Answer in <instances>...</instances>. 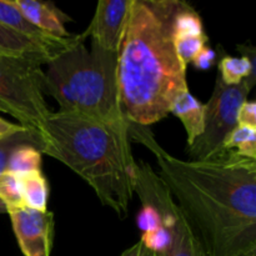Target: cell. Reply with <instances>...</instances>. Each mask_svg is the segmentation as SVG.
<instances>
[{
  "instance_id": "obj_13",
  "label": "cell",
  "mask_w": 256,
  "mask_h": 256,
  "mask_svg": "<svg viewBox=\"0 0 256 256\" xmlns=\"http://www.w3.org/2000/svg\"><path fill=\"white\" fill-rule=\"evenodd\" d=\"M170 112L180 119L186 132L188 146L192 145L204 132L205 106L189 90L182 92L172 102Z\"/></svg>"
},
{
  "instance_id": "obj_16",
  "label": "cell",
  "mask_w": 256,
  "mask_h": 256,
  "mask_svg": "<svg viewBox=\"0 0 256 256\" xmlns=\"http://www.w3.org/2000/svg\"><path fill=\"white\" fill-rule=\"evenodd\" d=\"M8 172L22 176L34 172H42V152L32 144H22L12 152L8 162Z\"/></svg>"
},
{
  "instance_id": "obj_21",
  "label": "cell",
  "mask_w": 256,
  "mask_h": 256,
  "mask_svg": "<svg viewBox=\"0 0 256 256\" xmlns=\"http://www.w3.org/2000/svg\"><path fill=\"white\" fill-rule=\"evenodd\" d=\"M238 125L256 129V102L254 100H245L238 112Z\"/></svg>"
},
{
  "instance_id": "obj_1",
  "label": "cell",
  "mask_w": 256,
  "mask_h": 256,
  "mask_svg": "<svg viewBox=\"0 0 256 256\" xmlns=\"http://www.w3.org/2000/svg\"><path fill=\"white\" fill-rule=\"evenodd\" d=\"M128 132L156 158L160 179L202 256H256V160L232 152L214 160H182L148 126L129 122Z\"/></svg>"
},
{
  "instance_id": "obj_2",
  "label": "cell",
  "mask_w": 256,
  "mask_h": 256,
  "mask_svg": "<svg viewBox=\"0 0 256 256\" xmlns=\"http://www.w3.org/2000/svg\"><path fill=\"white\" fill-rule=\"evenodd\" d=\"M182 0H132L118 54L120 105L125 119L149 126L170 114L189 90L188 66L175 48Z\"/></svg>"
},
{
  "instance_id": "obj_9",
  "label": "cell",
  "mask_w": 256,
  "mask_h": 256,
  "mask_svg": "<svg viewBox=\"0 0 256 256\" xmlns=\"http://www.w3.org/2000/svg\"><path fill=\"white\" fill-rule=\"evenodd\" d=\"M132 0H99L86 32L92 42L105 52L119 54Z\"/></svg>"
},
{
  "instance_id": "obj_10",
  "label": "cell",
  "mask_w": 256,
  "mask_h": 256,
  "mask_svg": "<svg viewBox=\"0 0 256 256\" xmlns=\"http://www.w3.org/2000/svg\"><path fill=\"white\" fill-rule=\"evenodd\" d=\"M0 22L9 29L14 30L15 32L20 34L22 36L48 48L52 52L60 54L64 50L69 49L80 40H84L89 36L88 32L85 30L82 34L72 35L68 39H59L52 35L46 34L45 32L40 30L35 25H32L14 5L10 0H0Z\"/></svg>"
},
{
  "instance_id": "obj_20",
  "label": "cell",
  "mask_w": 256,
  "mask_h": 256,
  "mask_svg": "<svg viewBox=\"0 0 256 256\" xmlns=\"http://www.w3.org/2000/svg\"><path fill=\"white\" fill-rule=\"evenodd\" d=\"M208 35H175V48L179 58L185 65L192 64L196 55L206 46Z\"/></svg>"
},
{
  "instance_id": "obj_19",
  "label": "cell",
  "mask_w": 256,
  "mask_h": 256,
  "mask_svg": "<svg viewBox=\"0 0 256 256\" xmlns=\"http://www.w3.org/2000/svg\"><path fill=\"white\" fill-rule=\"evenodd\" d=\"M22 144H32L40 148V138L38 132L26 128L22 132L0 139V172L6 170L8 162H9L12 152Z\"/></svg>"
},
{
  "instance_id": "obj_27",
  "label": "cell",
  "mask_w": 256,
  "mask_h": 256,
  "mask_svg": "<svg viewBox=\"0 0 256 256\" xmlns=\"http://www.w3.org/2000/svg\"><path fill=\"white\" fill-rule=\"evenodd\" d=\"M2 212H6V208H5L4 204L0 202V214H2Z\"/></svg>"
},
{
  "instance_id": "obj_26",
  "label": "cell",
  "mask_w": 256,
  "mask_h": 256,
  "mask_svg": "<svg viewBox=\"0 0 256 256\" xmlns=\"http://www.w3.org/2000/svg\"><path fill=\"white\" fill-rule=\"evenodd\" d=\"M140 256H155L154 252H152V250H149L148 248L144 246V244H142V254Z\"/></svg>"
},
{
  "instance_id": "obj_22",
  "label": "cell",
  "mask_w": 256,
  "mask_h": 256,
  "mask_svg": "<svg viewBox=\"0 0 256 256\" xmlns=\"http://www.w3.org/2000/svg\"><path fill=\"white\" fill-rule=\"evenodd\" d=\"M216 58H218V54L212 49V48L205 46L204 49L196 55V58L192 60V64L199 70H208L215 64Z\"/></svg>"
},
{
  "instance_id": "obj_15",
  "label": "cell",
  "mask_w": 256,
  "mask_h": 256,
  "mask_svg": "<svg viewBox=\"0 0 256 256\" xmlns=\"http://www.w3.org/2000/svg\"><path fill=\"white\" fill-rule=\"evenodd\" d=\"M25 208L38 212H46L49 186L42 172H34L20 176Z\"/></svg>"
},
{
  "instance_id": "obj_17",
  "label": "cell",
  "mask_w": 256,
  "mask_h": 256,
  "mask_svg": "<svg viewBox=\"0 0 256 256\" xmlns=\"http://www.w3.org/2000/svg\"><path fill=\"white\" fill-rule=\"evenodd\" d=\"M222 149L248 159L256 160V129L236 125L225 138Z\"/></svg>"
},
{
  "instance_id": "obj_12",
  "label": "cell",
  "mask_w": 256,
  "mask_h": 256,
  "mask_svg": "<svg viewBox=\"0 0 256 256\" xmlns=\"http://www.w3.org/2000/svg\"><path fill=\"white\" fill-rule=\"evenodd\" d=\"M242 56L225 54L219 45V76L226 85H238L246 82L254 89L256 85V49L250 42L236 45Z\"/></svg>"
},
{
  "instance_id": "obj_7",
  "label": "cell",
  "mask_w": 256,
  "mask_h": 256,
  "mask_svg": "<svg viewBox=\"0 0 256 256\" xmlns=\"http://www.w3.org/2000/svg\"><path fill=\"white\" fill-rule=\"evenodd\" d=\"M252 88L246 82L226 85L219 75L215 79L214 90L205 106L204 132L186 146V155L192 162L214 160L226 152L222 144L228 135L238 125V112Z\"/></svg>"
},
{
  "instance_id": "obj_18",
  "label": "cell",
  "mask_w": 256,
  "mask_h": 256,
  "mask_svg": "<svg viewBox=\"0 0 256 256\" xmlns=\"http://www.w3.org/2000/svg\"><path fill=\"white\" fill-rule=\"evenodd\" d=\"M0 202L6 208V212L25 208L19 175L8 170L0 172Z\"/></svg>"
},
{
  "instance_id": "obj_5",
  "label": "cell",
  "mask_w": 256,
  "mask_h": 256,
  "mask_svg": "<svg viewBox=\"0 0 256 256\" xmlns=\"http://www.w3.org/2000/svg\"><path fill=\"white\" fill-rule=\"evenodd\" d=\"M134 192L142 202V242L155 256H202L189 226L159 174L136 162Z\"/></svg>"
},
{
  "instance_id": "obj_14",
  "label": "cell",
  "mask_w": 256,
  "mask_h": 256,
  "mask_svg": "<svg viewBox=\"0 0 256 256\" xmlns=\"http://www.w3.org/2000/svg\"><path fill=\"white\" fill-rule=\"evenodd\" d=\"M0 55L14 58H34L44 59L48 62L54 59L56 52L42 46L22 36L0 22Z\"/></svg>"
},
{
  "instance_id": "obj_4",
  "label": "cell",
  "mask_w": 256,
  "mask_h": 256,
  "mask_svg": "<svg viewBox=\"0 0 256 256\" xmlns=\"http://www.w3.org/2000/svg\"><path fill=\"white\" fill-rule=\"evenodd\" d=\"M44 94L59 104L62 112H78L105 122H128L120 105L118 54L105 52L85 39L46 64Z\"/></svg>"
},
{
  "instance_id": "obj_25",
  "label": "cell",
  "mask_w": 256,
  "mask_h": 256,
  "mask_svg": "<svg viewBox=\"0 0 256 256\" xmlns=\"http://www.w3.org/2000/svg\"><path fill=\"white\" fill-rule=\"evenodd\" d=\"M0 112H6V114L12 115V118H15L14 112H12V110L10 109V108L6 104H4V102H0Z\"/></svg>"
},
{
  "instance_id": "obj_8",
  "label": "cell",
  "mask_w": 256,
  "mask_h": 256,
  "mask_svg": "<svg viewBox=\"0 0 256 256\" xmlns=\"http://www.w3.org/2000/svg\"><path fill=\"white\" fill-rule=\"evenodd\" d=\"M18 245L24 256H50L55 220L52 212L22 209L8 212Z\"/></svg>"
},
{
  "instance_id": "obj_11",
  "label": "cell",
  "mask_w": 256,
  "mask_h": 256,
  "mask_svg": "<svg viewBox=\"0 0 256 256\" xmlns=\"http://www.w3.org/2000/svg\"><path fill=\"white\" fill-rule=\"evenodd\" d=\"M12 4L40 30L59 39H68L72 35L66 30L70 18L62 12L54 2L40 0H10Z\"/></svg>"
},
{
  "instance_id": "obj_24",
  "label": "cell",
  "mask_w": 256,
  "mask_h": 256,
  "mask_svg": "<svg viewBox=\"0 0 256 256\" xmlns=\"http://www.w3.org/2000/svg\"><path fill=\"white\" fill-rule=\"evenodd\" d=\"M142 240H139L136 244H134L132 248L125 250V252L120 256H140V254H142Z\"/></svg>"
},
{
  "instance_id": "obj_6",
  "label": "cell",
  "mask_w": 256,
  "mask_h": 256,
  "mask_svg": "<svg viewBox=\"0 0 256 256\" xmlns=\"http://www.w3.org/2000/svg\"><path fill=\"white\" fill-rule=\"evenodd\" d=\"M48 62L34 58L0 55V102L14 112L20 125L38 132L52 112L44 98Z\"/></svg>"
},
{
  "instance_id": "obj_23",
  "label": "cell",
  "mask_w": 256,
  "mask_h": 256,
  "mask_svg": "<svg viewBox=\"0 0 256 256\" xmlns=\"http://www.w3.org/2000/svg\"><path fill=\"white\" fill-rule=\"evenodd\" d=\"M24 129H26V128L20 124H14V122H8V120L2 119L0 116V139L16 134V132H22Z\"/></svg>"
},
{
  "instance_id": "obj_3",
  "label": "cell",
  "mask_w": 256,
  "mask_h": 256,
  "mask_svg": "<svg viewBox=\"0 0 256 256\" xmlns=\"http://www.w3.org/2000/svg\"><path fill=\"white\" fill-rule=\"evenodd\" d=\"M129 122H105L78 112H50L38 129L42 154L79 175L104 206L128 216L134 195L136 160Z\"/></svg>"
}]
</instances>
